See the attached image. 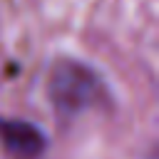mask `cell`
<instances>
[{
    "label": "cell",
    "mask_w": 159,
    "mask_h": 159,
    "mask_svg": "<svg viewBox=\"0 0 159 159\" xmlns=\"http://www.w3.org/2000/svg\"><path fill=\"white\" fill-rule=\"evenodd\" d=\"M0 142L12 159H40L45 134L25 119H0Z\"/></svg>",
    "instance_id": "7a4b0ae2"
},
{
    "label": "cell",
    "mask_w": 159,
    "mask_h": 159,
    "mask_svg": "<svg viewBox=\"0 0 159 159\" xmlns=\"http://www.w3.org/2000/svg\"><path fill=\"white\" fill-rule=\"evenodd\" d=\"M102 97L99 77L82 62L62 60L50 75V99L55 109L65 117L80 114L87 107L97 104Z\"/></svg>",
    "instance_id": "6da1fadb"
}]
</instances>
